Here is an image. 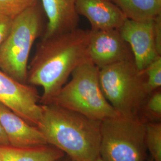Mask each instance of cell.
<instances>
[{"instance_id": "cell-11", "label": "cell", "mask_w": 161, "mask_h": 161, "mask_svg": "<svg viewBox=\"0 0 161 161\" xmlns=\"http://www.w3.org/2000/svg\"><path fill=\"white\" fill-rule=\"evenodd\" d=\"M79 16L88 19L92 30L119 29L127 18L111 0H75Z\"/></svg>"}, {"instance_id": "cell-6", "label": "cell", "mask_w": 161, "mask_h": 161, "mask_svg": "<svg viewBox=\"0 0 161 161\" xmlns=\"http://www.w3.org/2000/svg\"><path fill=\"white\" fill-rule=\"evenodd\" d=\"M41 30L38 4L13 18L10 31L0 47V69L15 80L27 83L30 53Z\"/></svg>"}, {"instance_id": "cell-2", "label": "cell", "mask_w": 161, "mask_h": 161, "mask_svg": "<svg viewBox=\"0 0 161 161\" xmlns=\"http://www.w3.org/2000/svg\"><path fill=\"white\" fill-rule=\"evenodd\" d=\"M41 106L38 128L48 144L62 151L71 161H92L100 156L101 121L56 104Z\"/></svg>"}, {"instance_id": "cell-4", "label": "cell", "mask_w": 161, "mask_h": 161, "mask_svg": "<svg viewBox=\"0 0 161 161\" xmlns=\"http://www.w3.org/2000/svg\"><path fill=\"white\" fill-rule=\"evenodd\" d=\"M100 84L104 96L119 115H138L150 94L143 71L134 61L113 64L100 69Z\"/></svg>"}, {"instance_id": "cell-23", "label": "cell", "mask_w": 161, "mask_h": 161, "mask_svg": "<svg viewBox=\"0 0 161 161\" xmlns=\"http://www.w3.org/2000/svg\"><path fill=\"white\" fill-rule=\"evenodd\" d=\"M69 161H71L70 159H69ZM104 161L100 156L99 157H98L96 159H94V160H92V161Z\"/></svg>"}, {"instance_id": "cell-18", "label": "cell", "mask_w": 161, "mask_h": 161, "mask_svg": "<svg viewBox=\"0 0 161 161\" xmlns=\"http://www.w3.org/2000/svg\"><path fill=\"white\" fill-rule=\"evenodd\" d=\"M147 90L151 94L161 86V56H158L143 70Z\"/></svg>"}, {"instance_id": "cell-8", "label": "cell", "mask_w": 161, "mask_h": 161, "mask_svg": "<svg viewBox=\"0 0 161 161\" xmlns=\"http://www.w3.org/2000/svg\"><path fill=\"white\" fill-rule=\"evenodd\" d=\"M40 98L32 85L16 80L0 69V103L37 127L42 114V106L38 104Z\"/></svg>"}, {"instance_id": "cell-16", "label": "cell", "mask_w": 161, "mask_h": 161, "mask_svg": "<svg viewBox=\"0 0 161 161\" xmlns=\"http://www.w3.org/2000/svg\"><path fill=\"white\" fill-rule=\"evenodd\" d=\"M138 115L145 122H161V88L152 92L147 97Z\"/></svg>"}, {"instance_id": "cell-24", "label": "cell", "mask_w": 161, "mask_h": 161, "mask_svg": "<svg viewBox=\"0 0 161 161\" xmlns=\"http://www.w3.org/2000/svg\"><path fill=\"white\" fill-rule=\"evenodd\" d=\"M147 161H153V159H152V158H150V161H149V160H147Z\"/></svg>"}, {"instance_id": "cell-22", "label": "cell", "mask_w": 161, "mask_h": 161, "mask_svg": "<svg viewBox=\"0 0 161 161\" xmlns=\"http://www.w3.org/2000/svg\"><path fill=\"white\" fill-rule=\"evenodd\" d=\"M63 157V158H62L61 159H58V161H69V158L68 157Z\"/></svg>"}, {"instance_id": "cell-19", "label": "cell", "mask_w": 161, "mask_h": 161, "mask_svg": "<svg viewBox=\"0 0 161 161\" xmlns=\"http://www.w3.org/2000/svg\"><path fill=\"white\" fill-rule=\"evenodd\" d=\"M12 20V18L0 13V47L10 31Z\"/></svg>"}, {"instance_id": "cell-10", "label": "cell", "mask_w": 161, "mask_h": 161, "mask_svg": "<svg viewBox=\"0 0 161 161\" xmlns=\"http://www.w3.org/2000/svg\"><path fill=\"white\" fill-rule=\"evenodd\" d=\"M0 124L6 133L9 144L25 147L48 144L37 127L28 123L5 105L0 103Z\"/></svg>"}, {"instance_id": "cell-17", "label": "cell", "mask_w": 161, "mask_h": 161, "mask_svg": "<svg viewBox=\"0 0 161 161\" xmlns=\"http://www.w3.org/2000/svg\"><path fill=\"white\" fill-rule=\"evenodd\" d=\"M39 1L40 0H0V13L13 19L38 4Z\"/></svg>"}, {"instance_id": "cell-1", "label": "cell", "mask_w": 161, "mask_h": 161, "mask_svg": "<svg viewBox=\"0 0 161 161\" xmlns=\"http://www.w3.org/2000/svg\"><path fill=\"white\" fill-rule=\"evenodd\" d=\"M90 30L79 28L43 38L28 65L27 83L43 89L41 104L52 103L69 77L87 59Z\"/></svg>"}, {"instance_id": "cell-7", "label": "cell", "mask_w": 161, "mask_h": 161, "mask_svg": "<svg viewBox=\"0 0 161 161\" xmlns=\"http://www.w3.org/2000/svg\"><path fill=\"white\" fill-rule=\"evenodd\" d=\"M118 29L131 47L134 62L140 71L161 56V15L142 20L127 19Z\"/></svg>"}, {"instance_id": "cell-14", "label": "cell", "mask_w": 161, "mask_h": 161, "mask_svg": "<svg viewBox=\"0 0 161 161\" xmlns=\"http://www.w3.org/2000/svg\"><path fill=\"white\" fill-rule=\"evenodd\" d=\"M127 19L142 20L161 15V4L157 0H111Z\"/></svg>"}, {"instance_id": "cell-15", "label": "cell", "mask_w": 161, "mask_h": 161, "mask_svg": "<svg viewBox=\"0 0 161 161\" xmlns=\"http://www.w3.org/2000/svg\"><path fill=\"white\" fill-rule=\"evenodd\" d=\"M145 140L147 150L153 161H161V122H146Z\"/></svg>"}, {"instance_id": "cell-5", "label": "cell", "mask_w": 161, "mask_h": 161, "mask_svg": "<svg viewBox=\"0 0 161 161\" xmlns=\"http://www.w3.org/2000/svg\"><path fill=\"white\" fill-rule=\"evenodd\" d=\"M146 122L138 115L101 121L100 157L104 161H147Z\"/></svg>"}, {"instance_id": "cell-13", "label": "cell", "mask_w": 161, "mask_h": 161, "mask_svg": "<svg viewBox=\"0 0 161 161\" xmlns=\"http://www.w3.org/2000/svg\"><path fill=\"white\" fill-rule=\"evenodd\" d=\"M4 161H57L65 156L62 151L50 144L16 147L0 144Z\"/></svg>"}, {"instance_id": "cell-3", "label": "cell", "mask_w": 161, "mask_h": 161, "mask_svg": "<svg viewBox=\"0 0 161 161\" xmlns=\"http://www.w3.org/2000/svg\"><path fill=\"white\" fill-rule=\"evenodd\" d=\"M99 74L100 69L86 59L73 71L52 103L98 121L119 115L104 96Z\"/></svg>"}, {"instance_id": "cell-9", "label": "cell", "mask_w": 161, "mask_h": 161, "mask_svg": "<svg viewBox=\"0 0 161 161\" xmlns=\"http://www.w3.org/2000/svg\"><path fill=\"white\" fill-rule=\"evenodd\" d=\"M87 59L101 69L113 64L134 61V56L119 29H90Z\"/></svg>"}, {"instance_id": "cell-20", "label": "cell", "mask_w": 161, "mask_h": 161, "mask_svg": "<svg viewBox=\"0 0 161 161\" xmlns=\"http://www.w3.org/2000/svg\"><path fill=\"white\" fill-rule=\"evenodd\" d=\"M0 144L10 145L6 133L4 132V130L3 129L1 124H0Z\"/></svg>"}, {"instance_id": "cell-21", "label": "cell", "mask_w": 161, "mask_h": 161, "mask_svg": "<svg viewBox=\"0 0 161 161\" xmlns=\"http://www.w3.org/2000/svg\"><path fill=\"white\" fill-rule=\"evenodd\" d=\"M5 161V157L3 152L2 151V150L0 148V161Z\"/></svg>"}, {"instance_id": "cell-12", "label": "cell", "mask_w": 161, "mask_h": 161, "mask_svg": "<svg viewBox=\"0 0 161 161\" xmlns=\"http://www.w3.org/2000/svg\"><path fill=\"white\" fill-rule=\"evenodd\" d=\"M48 22L43 38L78 28L75 0H40Z\"/></svg>"}]
</instances>
